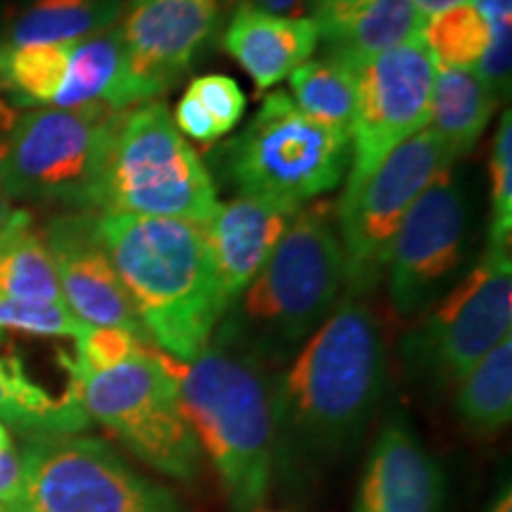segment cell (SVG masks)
I'll use <instances>...</instances> for the list:
<instances>
[{"label":"cell","mask_w":512,"mask_h":512,"mask_svg":"<svg viewBox=\"0 0 512 512\" xmlns=\"http://www.w3.org/2000/svg\"><path fill=\"white\" fill-rule=\"evenodd\" d=\"M124 114L105 105L24 112L3 140L0 190L10 200L102 211L107 157Z\"/></svg>","instance_id":"obj_5"},{"label":"cell","mask_w":512,"mask_h":512,"mask_svg":"<svg viewBox=\"0 0 512 512\" xmlns=\"http://www.w3.org/2000/svg\"><path fill=\"white\" fill-rule=\"evenodd\" d=\"M309 3H311V10H313V15H318V12H325V10L344 8V5H351V3H356V0H309Z\"/></svg>","instance_id":"obj_40"},{"label":"cell","mask_w":512,"mask_h":512,"mask_svg":"<svg viewBox=\"0 0 512 512\" xmlns=\"http://www.w3.org/2000/svg\"><path fill=\"white\" fill-rule=\"evenodd\" d=\"M221 22V0H131L121 36L147 98L171 91L207 48Z\"/></svg>","instance_id":"obj_14"},{"label":"cell","mask_w":512,"mask_h":512,"mask_svg":"<svg viewBox=\"0 0 512 512\" xmlns=\"http://www.w3.org/2000/svg\"><path fill=\"white\" fill-rule=\"evenodd\" d=\"M22 486V463L15 448L0 451V512H8Z\"/></svg>","instance_id":"obj_34"},{"label":"cell","mask_w":512,"mask_h":512,"mask_svg":"<svg viewBox=\"0 0 512 512\" xmlns=\"http://www.w3.org/2000/svg\"><path fill=\"white\" fill-rule=\"evenodd\" d=\"M420 36L437 67L470 72L482 60L491 38L489 24L470 3L427 17Z\"/></svg>","instance_id":"obj_28"},{"label":"cell","mask_w":512,"mask_h":512,"mask_svg":"<svg viewBox=\"0 0 512 512\" xmlns=\"http://www.w3.org/2000/svg\"><path fill=\"white\" fill-rule=\"evenodd\" d=\"M491 249H510L512 233V112L505 110L491 150Z\"/></svg>","instance_id":"obj_29"},{"label":"cell","mask_w":512,"mask_h":512,"mask_svg":"<svg viewBox=\"0 0 512 512\" xmlns=\"http://www.w3.org/2000/svg\"><path fill=\"white\" fill-rule=\"evenodd\" d=\"M74 43L12 48L0 43V91L19 107H38L55 100Z\"/></svg>","instance_id":"obj_27"},{"label":"cell","mask_w":512,"mask_h":512,"mask_svg":"<svg viewBox=\"0 0 512 512\" xmlns=\"http://www.w3.org/2000/svg\"><path fill=\"white\" fill-rule=\"evenodd\" d=\"M242 3L254 5V8L273 12V15H287V17H299V12L304 10L306 0H242Z\"/></svg>","instance_id":"obj_36"},{"label":"cell","mask_w":512,"mask_h":512,"mask_svg":"<svg viewBox=\"0 0 512 512\" xmlns=\"http://www.w3.org/2000/svg\"><path fill=\"white\" fill-rule=\"evenodd\" d=\"M79 318L64 304H22L0 299V335L19 332L31 337H72L74 342L86 332Z\"/></svg>","instance_id":"obj_31"},{"label":"cell","mask_w":512,"mask_h":512,"mask_svg":"<svg viewBox=\"0 0 512 512\" xmlns=\"http://www.w3.org/2000/svg\"><path fill=\"white\" fill-rule=\"evenodd\" d=\"M446 475L411 422L389 418L377 432L358 482L354 512H444Z\"/></svg>","instance_id":"obj_16"},{"label":"cell","mask_w":512,"mask_h":512,"mask_svg":"<svg viewBox=\"0 0 512 512\" xmlns=\"http://www.w3.org/2000/svg\"><path fill=\"white\" fill-rule=\"evenodd\" d=\"M171 356L145 344L138 356L102 373H74L69 382L79 392L88 420H98L128 451L152 470L192 482L200 475L202 451L185 418Z\"/></svg>","instance_id":"obj_6"},{"label":"cell","mask_w":512,"mask_h":512,"mask_svg":"<svg viewBox=\"0 0 512 512\" xmlns=\"http://www.w3.org/2000/svg\"><path fill=\"white\" fill-rule=\"evenodd\" d=\"M17 453L22 486L8 512H185L102 439L29 432Z\"/></svg>","instance_id":"obj_9"},{"label":"cell","mask_w":512,"mask_h":512,"mask_svg":"<svg viewBox=\"0 0 512 512\" xmlns=\"http://www.w3.org/2000/svg\"><path fill=\"white\" fill-rule=\"evenodd\" d=\"M219 209L214 178L181 136L169 107L143 102L124 114L102 181V211L207 226Z\"/></svg>","instance_id":"obj_7"},{"label":"cell","mask_w":512,"mask_h":512,"mask_svg":"<svg viewBox=\"0 0 512 512\" xmlns=\"http://www.w3.org/2000/svg\"><path fill=\"white\" fill-rule=\"evenodd\" d=\"M15 214H17V209H12L10 197L0 190V235L5 233V228L10 226L12 219H15Z\"/></svg>","instance_id":"obj_39"},{"label":"cell","mask_w":512,"mask_h":512,"mask_svg":"<svg viewBox=\"0 0 512 512\" xmlns=\"http://www.w3.org/2000/svg\"><path fill=\"white\" fill-rule=\"evenodd\" d=\"M384 387L380 320L361 299L344 297L273 380L275 467L294 477L342 460L366 434Z\"/></svg>","instance_id":"obj_1"},{"label":"cell","mask_w":512,"mask_h":512,"mask_svg":"<svg viewBox=\"0 0 512 512\" xmlns=\"http://www.w3.org/2000/svg\"><path fill=\"white\" fill-rule=\"evenodd\" d=\"M347 185L363 181L396 145L430 121L437 62L422 43L387 50L356 69Z\"/></svg>","instance_id":"obj_13"},{"label":"cell","mask_w":512,"mask_h":512,"mask_svg":"<svg viewBox=\"0 0 512 512\" xmlns=\"http://www.w3.org/2000/svg\"><path fill=\"white\" fill-rule=\"evenodd\" d=\"M119 15L121 0H31L0 43L12 48L76 43L112 29Z\"/></svg>","instance_id":"obj_24"},{"label":"cell","mask_w":512,"mask_h":512,"mask_svg":"<svg viewBox=\"0 0 512 512\" xmlns=\"http://www.w3.org/2000/svg\"><path fill=\"white\" fill-rule=\"evenodd\" d=\"M0 420L22 434H79L91 422L72 382L62 396H53L27 373L19 356H0Z\"/></svg>","instance_id":"obj_21"},{"label":"cell","mask_w":512,"mask_h":512,"mask_svg":"<svg viewBox=\"0 0 512 512\" xmlns=\"http://www.w3.org/2000/svg\"><path fill=\"white\" fill-rule=\"evenodd\" d=\"M465 242L467 200L448 169L420 192L389 249V297L401 318L420 316L451 290Z\"/></svg>","instance_id":"obj_12"},{"label":"cell","mask_w":512,"mask_h":512,"mask_svg":"<svg viewBox=\"0 0 512 512\" xmlns=\"http://www.w3.org/2000/svg\"><path fill=\"white\" fill-rule=\"evenodd\" d=\"M456 413L477 437L505 430L512 420V337L486 354L458 382Z\"/></svg>","instance_id":"obj_25"},{"label":"cell","mask_w":512,"mask_h":512,"mask_svg":"<svg viewBox=\"0 0 512 512\" xmlns=\"http://www.w3.org/2000/svg\"><path fill=\"white\" fill-rule=\"evenodd\" d=\"M484 512H512V491H510V484H505L501 491H498L494 501L489 503V508Z\"/></svg>","instance_id":"obj_38"},{"label":"cell","mask_w":512,"mask_h":512,"mask_svg":"<svg viewBox=\"0 0 512 512\" xmlns=\"http://www.w3.org/2000/svg\"><path fill=\"white\" fill-rule=\"evenodd\" d=\"M290 91L299 112L351 136L356 107V74L351 69L328 57L309 60L290 74Z\"/></svg>","instance_id":"obj_26"},{"label":"cell","mask_w":512,"mask_h":512,"mask_svg":"<svg viewBox=\"0 0 512 512\" xmlns=\"http://www.w3.org/2000/svg\"><path fill=\"white\" fill-rule=\"evenodd\" d=\"M0 299L64 304L43 230L34 226V219L24 209H17L15 219L0 235Z\"/></svg>","instance_id":"obj_23"},{"label":"cell","mask_w":512,"mask_h":512,"mask_svg":"<svg viewBox=\"0 0 512 512\" xmlns=\"http://www.w3.org/2000/svg\"><path fill=\"white\" fill-rule=\"evenodd\" d=\"M470 5L484 17L489 29L512 27V0H472Z\"/></svg>","instance_id":"obj_35"},{"label":"cell","mask_w":512,"mask_h":512,"mask_svg":"<svg viewBox=\"0 0 512 512\" xmlns=\"http://www.w3.org/2000/svg\"><path fill=\"white\" fill-rule=\"evenodd\" d=\"M98 235L150 342L183 363L200 356L223 316L202 223L98 211Z\"/></svg>","instance_id":"obj_2"},{"label":"cell","mask_w":512,"mask_h":512,"mask_svg":"<svg viewBox=\"0 0 512 512\" xmlns=\"http://www.w3.org/2000/svg\"><path fill=\"white\" fill-rule=\"evenodd\" d=\"M143 102L150 98L131 72L121 29H105L74 43L55 107L105 105L114 112H128Z\"/></svg>","instance_id":"obj_20"},{"label":"cell","mask_w":512,"mask_h":512,"mask_svg":"<svg viewBox=\"0 0 512 512\" xmlns=\"http://www.w3.org/2000/svg\"><path fill=\"white\" fill-rule=\"evenodd\" d=\"M297 211L290 204L254 195H238L219 204L204 233L214 259L223 313L266 266Z\"/></svg>","instance_id":"obj_17"},{"label":"cell","mask_w":512,"mask_h":512,"mask_svg":"<svg viewBox=\"0 0 512 512\" xmlns=\"http://www.w3.org/2000/svg\"><path fill=\"white\" fill-rule=\"evenodd\" d=\"M496 105V93L475 72L437 67L427 126L460 159L482 138Z\"/></svg>","instance_id":"obj_22"},{"label":"cell","mask_w":512,"mask_h":512,"mask_svg":"<svg viewBox=\"0 0 512 512\" xmlns=\"http://www.w3.org/2000/svg\"><path fill=\"white\" fill-rule=\"evenodd\" d=\"M510 328V249L486 247L482 261L403 335V368L413 380L434 389L453 387L510 337Z\"/></svg>","instance_id":"obj_11"},{"label":"cell","mask_w":512,"mask_h":512,"mask_svg":"<svg viewBox=\"0 0 512 512\" xmlns=\"http://www.w3.org/2000/svg\"><path fill=\"white\" fill-rule=\"evenodd\" d=\"M472 0H413V5L418 8L422 17L439 15V12H446L451 8H458V5H467Z\"/></svg>","instance_id":"obj_37"},{"label":"cell","mask_w":512,"mask_h":512,"mask_svg":"<svg viewBox=\"0 0 512 512\" xmlns=\"http://www.w3.org/2000/svg\"><path fill=\"white\" fill-rule=\"evenodd\" d=\"M458 159L430 126L396 145L375 171L339 197L337 230L344 256V297L361 299L387 273L389 249L408 209Z\"/></svg>","instance_id":"obj_10"},{"label":"cell","mask_w":512,"mask_h":512,"mask_svg":"<svg viewBox=\"0 0 512 512\" xmlns=\"http://www.w3.org/2000/svg\"><path fill=\"white\" fill-rule=\"evenodd\" d=\"M171 119H174L178 131L192 140H197V143H214V140L221 138L216 121L209 117V112L188 91L178 100L176 114Z\"/></svg>","instance_id":"obj_33"},{"label":"cell","mask_w":512,"mask_h":512,"mask_svg":"<svg viewBox=\"0 0 512 512\" xmlns=\"http://www.w3.org/2000/svg\"><path fill=\"white\" fill-rule=\"evenodd\" d=\"M67 309L91 328H124L145 335L98 235V211L55 216L43 230Z\"/></svg>","instance_id":"obj_15"},{"label":"cell","mask_w":512,"mask_h":512,"mask_svg":"<svg viewBox=\"0 0 512 512\" xmlns=\"http://www.w3.org/2000/svg\"><path fill=\"white\" fill-rule=\"evenodd\" d=\"M223 50L254 81L256 91H268L318 48L316 22L309 17H287L240 3L223 31Z\"/></svg>","instance_id":"obj_18"},{"label":"cell","mask_w":512,"mask_h":512,"mask_svg":"<svg viewBox=\"0 0 512 512\" xmlns=\"http://www.w3.org/2000/svg\"><path fill=\"white\" fill-rule=\"evenodd\" d=\"M344 292V256L337 207L304 204L271 259L228 306L209 344L261 366L290 363L306 339L337 309Z\"/></svg>","instance_id":"obj_3"},{"label":"cell","mask_w":512,"mask_h":512,"mask_svg":"<svg viewBox=\"0 0 512 512\" xmlns=\"http://www.w3.org/2000/svg\"><path fill=\"white\" fill-rule=\"evenodd\" d=\"M152 344L150 339L128 332L124 328H91L74 342V356L64 358V366L74 373H102V370L117 368L128 358L138 356Z\"/></svg>","instance_id":"obj_30"},{"label":"cell","mask_w":512,"mask_h":512,"mask_svg":"<svg viewBox=\"0 0 512 512\" xmlns=\"http://www.w3.org/2000/svg\"><path fill=\"white\" fill-rule=\"evenodd\" d=\"M169 366L185 418L230 510L256 512L275 472V403L266 368L216 344L188 363L171 358Z\"/></svg>","instance_id":"obj_4"},{"label":"cell","mask_w":512,"mask_h":512,"mask_svg":"<svg viewBox=\"0 0 512 512\" xmlns=\"http://www.w3.org/2000/svg\"><path fill=\"white\" fill-rule=\"evenodd\" d=\"M5 448H12V439H10V432L8 427L0 422V451H5Z\"/></svg>","instance_id":"obj_41"},{"label":"cell","mask_w":512,"mask_h":512,"mask_svg":"<svg viewBox=\"0 0 512 512\" xmlns=\"http://www.w3.org/2000/svg\"><path fill=\"white\" fill-rule=\"evenodd\" d=\"M192 98H195L204 110L209 112V117L216 121L221 136H226L228 131H233L240 124L242 114H245L247 98L238 86V81L230 79L223 74H204L197 76L195 81L185 88Z\"/></svg>","instance_id":"obj_32"},{"label":"cell","mask_w":512,"mask_h":512,"mask_svg":"<svg viewBox=\"0 0 512 512\" xmlns=\"http://www.w3.org/2000/svg\"><path fill=\"white\" fill-rule=\"evenodd\" d=\"M221 162L240 195L302 209L349 174L351 136L306 117L290 93L273 91L223 147Z\"/></svg>","instance_id":"obj_8"},{"label":"cell","mask_w":512,"mask_h":512,"mask_svg":"<svg viewBox=\"0 0 512 512\" xmlns=\"http://www.w3.org/2000/svg\"><path fill=\"white\" fill-rule=\"evenodd\" d=\"M323 43V57L356 72L387 50L422 43V24L413 0H356L311 17Z\"/></svg>","instance_id":"obj_19"}]
</instances>
